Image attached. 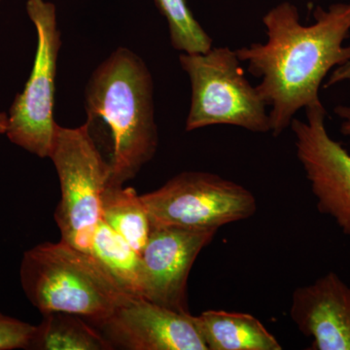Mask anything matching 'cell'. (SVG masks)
<instances>
[{"mask_svg": "<svg viewBox=\"0 0 350 350\" xmlns=\"http://www.w3.org/2000/svg\"><path fill=\"white\" fill-rule=\"evenodd\" d=\"M140 197L152 227L218 232L223 226L252 217L258 208L248 189L204 172H182Z\"/></svg>", "mask_w": 350, "mask_h": 350, "instance_id": "52a82bcc", "label": "cell"}, {"mask_svg": "<svg viewBox=\"0 0 350 350\" xmlns=\"http://www.w3.org/2000/svg\"><path fill=\"white\" fill-rule=\"evenodd\" d=\"M49 159L56 167L61 200L55 219L62 241L91 254L101 221L103 195L109 165L101 155L87 123L77 128L57 125Z\"/></svg>", "mask_w": 350, "mask_h": 350, "instance_id": "5b68a950", "label": "cell"}, {"mask_svg": "<svg viewBox=\"0 0 350 350\" xmlns=\"http://www.w3.org/2000/svg\"><path fill=\"white\" fill-rule=\"evenodd\" d=\"M25 8L36 27L38 45L29 79L9 109L5 135L13 144L45 159L50 157L57 126L54 111L61 31L52 2L27 0Z\"/></svg>", "mask_w": 350, "mask_h": 350, "instance_id": "8992f818", "label": "cell"}, {"mask_svg": "<svg viewBox=\"0 0 350 350\" xmlns=\"http://www.w3.org/2000/svg\"><path fill=\"white\" fill-rule=\"evenodd\" d=\"M36 326L0 312V350L27 349Z\"/></svg>", "mask_w": 350, "mask_h": 350, "instance_id": "e0dca14e", "label": "cell"}, {"mask_svg": "<svg viewBox=\"0 0 350 350\" xmlns=\"http://www.w3.org/2000/svg\"><path fill=\"white\" fill-rule=\"evenodd\" d=\"M8 124V114L5 112H0V135H5Z\"/></svg>", "mask_w": 350, "mask_h": 350, "instance_id": "ffe728a7", "label": "cell"}, {"mask_svg": "<svg viewBox=\"0 0 350 350\" xmlns=\"http://www.w3.org/2000/svg\"><path fill=\"white\" fill-rule=\"evenodd\" d=\"M27 349L111 350L112 347L98 329L86 319L64 312L43 314L34 328Z\"/></svg>", "mask_w": 350, "mask_h": 350, "instance_id": "5bb4252c", "label": "cell"}, {"mask_svg": "<svg viewBox=\"0 0 350 350\" xmlns=\"http://www.w3.org/2000/svg\"><path fill=\"white\" fill-rule=\"evenodd\" d=\"M2 1H3V0H0V3H1Z\"/></svg>", "mask_w": 350, "mask_h": 350, "instance_id": "44dd1931", "label": "cell"}, {"mask_svg": "<svg viewBox=\"0 0 350 350\" xmlns=\"http://www.w3.org/2000/svg\"><path fill=\"white\" fill-rule=\"evenodd\" d=\"M23 291L39 312L79 315L98 325L133 298L90 253L70 244L43 243L24 253L20 267Z\"/></svg>", "mask_w": 350, "mask_h": 350, "instance_id": "3957f363", "label": "cell"}, {"mask_svg": "<svg viewBox=\"0 0 350 350\" xmlns=\"http://www.w3.org/2000/svg\"><path fill=\"white\" fill-rule=\"evenodd\" d=\"M91 254L124 292L131 297L144 298L142 254L103 220L94 232Z\"/></svg>", "mask_w": 350, "mask_h": 350, "instance_id": "4fadbf2b", "label": "cell"}, {"mask_svg": "<svg viewBox=\"0 0 350 350\" xmlns=\"http://www.w3.org/2000/svg\"><path fill=\"white\" fill-rule=\"evenodd\" d=\"M169 25L170 43L175 50L195 54L213 48V38L196 20L187 0H154Z\"/></svg>", "mask_w": 350, "mask_h": 350, "instance_id": "2e32d148", "label": "cell"}, {"mask_svg": "<svg viewBox=\"0 0 350 350\" xmlns=\"http://www.w3.org/2000/svg\"><path fill=\"white\" fill-rule=\"evenodd\" d=\"M101 220L142 254L152 224L142 197L135 189L108 185L103 195Z\"/></svg>", "mask_w": 350, "mask_h": 350, "instance_id": "9a60e30c", "label": "cell"}, {"mask_svg": "<svg viewBox=\"0 0 350 350\" xmlns=\"http://www.w3.org/2000/svg\"><path fill=\"white\" fill-rule=\"evenodd\" d=\"M192 88L187 131L230 125L252 133L271 131L268 105L244 75L241 61L229 47L179 57Z\"/></svg>", "mask_w": 350, "mask_h": 350, "instance_id": "277c9868", "label": "cell"}, {"mask_svg": "<svg viewBox=\"0 0 350 350\" xmlns=\"http://www.w3.org/2000/svg\"><path fill=\"white\" fill-rule=\"evenodd\" d=\"M315 22L301 25L298 9L282 2L262 17L268 40L234 50L248 71L261 78L256 86L269 107L275 137L291 126L303 108L322 103L321 83L332 69L350 62V2L317 7Z\"/></svg>", "mask_w": 350, "mask_h": 350, "instance_id": "6da1fadb", "label": "cell"}, {"mask_svg": "<svg viewBox=\"0 0 350 350\" xmlns=\"http://www.w3.org/2000/svg\"><path fill=\"white\" fill-rule=\"evenodd\" d=\"M350 79V62L349 63L344 64V66H338L335 69L333 75L329 78V81L327 83L326 86H332V85L337 84L340 81Z\"/></svg>", "mask_w": 350, "mask_h": 350, "instance_id": "d6986e66", "label": "cell"}, {"mask_svg": "<svg viewBox=\"0 0 350 350\" xmlns=\"http://www.w3.org/2000/svg\"><path fill=\"white\" fill-rule=\"evenodd\" d=\"M112 349L126 350H208L194 315L170 310L133 297L94 326Z\"/></svg>", "mask_w": 350, "mask_h": 350, "instance_id": "9c48e42d", "label": "cell"}, {"mask_svg": "<svg viewBox=\"0 0 350 350\" xmlns=\"http://www.w3.org/2000/svg\"><path fill=\"white\" fill-rule=\"evenodd\" d=\"M290 317L312 340L308 349L350 350V286L330 271L296 288Z\"/></svg>", "mask_w": 350, "mask_h": 350, "instance_id": "8fae6325", "label": "cell"}, {"mask_svg": "<svg viewBox=\"0 0 350 350\" xmlns=\"http://www.w3.org/2000/svg\"><path fill=\"white\" fill-rule=\"evenodd\" d=\"M208 350H282L275 336L250 313L206 310L194 317Z\"/></svg>", "mask_w": 350, "mask_h": 350, "instance_id": "7c38bea8", "label": "cell"}, {"mask_svg": "<svg viewBox=\"0 0 350 350\" xmlns=\"http://www.w3.org/2000/svg\"><path fill=\"white\" fill-rule=\"evenodd\" d=\"M153 94L144 59L124 47L94 69L87 83L86 123L107 126L111 138L108 185H124L155 156L159 135Z\"/></svg>", "mask_w": 350, "mask_h": 350, "instance_id": "7a4b0ae2", "label": "cell"}, {"mask_svg": "<svg viewBox=\"0 0 350 350\" xmlns=\"http://www.w3.org/2000/svg\"><path fill=\"white\" fill-rule=\"evenodd\" d=\"M306 121L294 118L290 126L297 157L317 208L350 237V154L329 135L322 103L306 108Z\"/></svg>", "mask_w": 350, "mask_h": 350, "instance_id": "ba28073f", "label": "cell"}, {"mask_svg": "<svg viewBox=\"0 0 350 350\" xmlns=\"http://www.w3.org/2000/svg\"><path fill=\"white\" fill-rule=\"evenodd\" d=\"M217 231L152 227L142 253L144 298L177 312L190 313L188 278L200 251Z\"/></svg>", "mask_w": 350, "mask_h": 350, "instance_id": "30bf717a", "label": "cell"}, {"mask_svg": "<svg viewBox=\"0 0 350 350\" xmlns=\"http://www.w3.org/2000/svg\"><path fill=\"white\" fill-rule=\"evenodd\" d=\"M334 111L342 121V123H340V133L345 137L350 138V105H338L334 109Z\"/></svg>", "mask_w": 350, "mask_h": 350, "instance_id": "ac0fdd59", "label": "cell"}]
</instances>
